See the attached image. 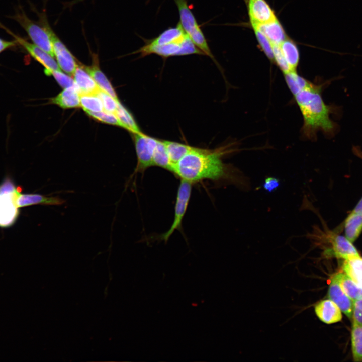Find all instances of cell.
Segmentation results:
<instances>
[{
    "label": "cell",
    "instance_id": "6da1fadb",
    "mask_svg": "<svg viewBox=\"0 0 362 362\" xmlns=\"http://www.w3.org/2000/svg\"><path fill=\"white\" fill-rule=\"evenodd\" d=\"M233 144L215 149L194 147L173 167L172 172L191 183L204 179L233 184L244 191L251 189L250 179L241 170L223 162L222 158L235 150Z\"/></svg>",
    "mask_w": 362,
    "mask_h": 362
},
{
    "label": "cell",
    "instance_id": "7a4b0ae2",
    "mask_svg": "<svg viewBox=\"0 0 362 362\" xmlns=\"http://www.w3.org/2000/svg\"><path fill=\"white\" fill-rule=\"evenodd\" d=\"M322 85L312 84L294 96L303 118L302 134L313 140L318 131L332 136L337 125L330 117L332 108L324 102L321 90Z\"/></svg>",
    "mask_w": 362,
    "mask_h": 362
},
{
    "label": "cell",
    "instance_id": "3957f363",
    "mask_svg": "<svg viewBox=\"0 0 362 362\" xmlns=\"http://www.w3.org/2000/svg\"><path fill=\"white\" fill-rule=\"evenodd\" d=\"M175 2L180 16L179 23L185 33L204 54L214 59L206 39L189 8L186 0H175Z\"/></svg>",
    "mask_w": 362,
    "mask_h": 362
},
{
    "label": "cell",
    "instance_id": "277c9868",
    "mask_svg": "<svg viewBox=\"0 0 362 362\" xmlns=\"http://www.w3.org/2000/svg\"><path fill=\"white\" fill-rule=\"evenodd\" d=\"M15 19L25 29L33 43L53 57H54L50 35L43 18L41 23H37L30 20L24 12L18 13Z\"/></svg>",
    "mask_w": 362,
    "mask_h": 362
},
{
    "label": "cell",
    "instance_id": "5b68a950",
    "mask_svg": "<svg viewBox=\"0 0 362 362\" xmlns=\"http://www.w3.org/2000/svg\"><path fill=\"white\" fill-rule=\"evenodd\" d=\"M142 56L156 54L163 57L186 55L192 54H204L188 36L182 42H172L159 45H151L148 43L138 49Z\"/></svg>",
    "mask_w": 362,
    "mask_h": 362
},
{
    "label": "cell",
    "instance_id": "8992f818",
    "mask_svg": "<svg viewBox=\"0 0 362 362\" xmlns=\"http://www.w3.org/2000/svg\"><path fill=\"white\" fill-rule=\"evenodd\" d=\"M137 162L133 175L143 173L153 166V155L157 143V139L149 136L142 132L133 133Z\"/></svg>",
    "mask_w": 362,
    "mask_h": 362
},
{
    "label": "cell",
    "instance_id": "52a82bcc",
    "mask_svg": "<svg viewBox=\"0 0 362 362\" xmlns=\"http://www.w3.org/2000/svg\"><path fill=\"white\" fill-rule=\"evenodd\" d=\"M192 188V183L180 179L177 193L173 223L170 228L161 236V239L165 242L167 241L175 230L181 228L183 219L190 199Z\"/></svg>",
    "mask_w": 362,
    "mask_h": 362
},
{
    "label": "cell",
    "instance_id": "ba28073f",
    "mask_svg": "<svg viewBox=\"0 0 362 362\" xmlns=\"http://www.w3.org/2000/svg\"><path fill=\"white\" fill-rule=\"evenodd\" d=\"M45 25L50 35L54 55L59 68L70 76H73L78 65L74 57L51 29L46 20Z\"/></svg>",
    "mask_w": 362,
    "mask_h": 362
},
{
    "label": "cell",
    "instance_id": "9c48e42d",
    "mask_svg": "<svg viewBox=\"0 0 362 362\" xmlns=\"http://www.w3.org/2000/svg\"><path fill=\"white\" fill-rule=\"evenodd\" d=\"M16 39L17 42L22 45L27 52L45 68L44 72L50 76L54 71L60 70V68L52 56L38 47L34 43H31L21 37H19L9 31Z\"/></svg>",
    "mask_w": 362,
    "mask_h": 362
},
{
    "label": "cell",
    "instance_id": "30bf717a",
    "mask_svg": "<svg viewBox=\"0 0 362 362\" xmlns=\"http://www.w3.org/2000/svg\"><path fill=\"white\" fill-rule=\"evenodd\" d=\"M248 12L252 27L277 19L274 11L265 0H248Z\"/></svg>",
    "mask_w": 362,
    "mask_h": 362
},
{
    "label": "cell",
    "instance_id": "8fae6325",
    "mask_svg": "<svg viewBox=\"0 0 362 362\" xmlns=\"http://www.w3.org/2000/svg\"><path fill=\"white\" fill-rule=\"evenodd\" d=\"M19 191L0 195V226L11 225L15 220L18 214L16 199Z\"/></svg>",
    "mask_w": 362,
    "mask_h": 362
},
{
    "label": "cell",
    "instance_id": "7c38bea8",
    "mask_svg": "<svg viewBox=\"0 0 362 362\" xmlns=\"http://www.w3.org/2000/svg\"><path fill=\"white\" fill-rule=\"evenodd\" d=\"M328 297L335 302L349 318H352L353 301L344 292L336 281L332 278L329 285Z\"/></svg>",
    "mask_w": 362,
    "mask_h": 362
},
{
    "label": "cell",
    "instance_id": "4fadbf2b",
    "mask_svg": "<svg viewBox=\"0 0 362 362\" xmlns=\"http://www.w3.org/2000/svg\"><path fill=\"white\" fill-rule=\"evenodd\" d=\"M315 312L318 318L326 324H332L341 320V311L336 304L330 299L324 300L315 306Z\"/></svg>",
    "mask_w": 362,
    "mask_h": 362
},
{
    "label": "cell",
    "instance_id": "5bb4252c",
    "mask_svg": "<svg viewBox=\"0 0 362 362\" xmlns=\"http://www.w3.org/2000/svg\"><path fill=\"white\" fill-rule=\"evenodd\" d=\"M80 95L96 94L100 89L83 65H78L73 75Z\"/></svg>",
    "mask_w": 362,
    "mask_h": 362
},
{
    "label": "cell",
    "instance_id": "9a60e30c",
    "mask_svg": "<svg viewBox=\"0 0 362 362\" xmlns=\"http://www.w3.org/2000/svg\"><path fill=\"white\" fill-rule=\"evenodd\" d=\"M92 60L91 66H85L86 70L93 77L100 89L108 93L115 100L118 101L119 99L115 89L105 74L100 68L97 54H92Z\"/></svg>",
    "mask_w": 362,
    "mask_h": 362
},
{
    "label": "cell",
    "instance_id": "2e32d148",
    "mask_svg": "<svg viewBox=\"0 0 362 362\" xmlns=\"http://www.w3.org/2000/svg\"><path fill=\"white\" fill-rule=\"evenodd\" d=\"M65 202L61 198L47 197L38 194L19 193L16 199L17 207H23L34 205H59Z\"/></svg>",
    "mask_w": 362,
    "mask_h": 362
},
{
    "label": "cell",
    "instance_id": "e0dca14e",
    "mask_svg": "<svg viewBox=\"0 0 362 362\" xmlns=\"http://www.w3.org/2000/svg\"><path fill=\"white\" fill-rule=\"evenodd\" d=\"M331 237L332 250L336 257L347 260L360 256L356 249L346 237L337 235Z\"/></svg>",
    "mask_w": 362,
    "mask_h": 362
},
{
    "label": "cell",
    "instance_id": "ac0fdd59",
    "mask_svg": "<svg viewBox=\"0 0 362 362\" xmlns=\"http://www.w3.org/2000/svg\"><path fill=\"white\" fill-rule=\"evenodd\" d=\"M50 102L62 109L80 107V94L76 86L69 87L64 88L57 96L51 98Z\"/></svg>",
    "mask_w": 362,
    "mask_h": 362
},
{
    "label": "cell",
    "instance_id": "d6986e66",
    "mask_svg": "<svg viewBox=\"0 0 362 362\" xmlns=\"http://www.w3.org/2000/svg\"><path fill=\"white\" fill-rule=\"evenodd\" d=\"M332 278L353 301L362 299V288L347 274L340 272L334 274Z\"/></svg>",
    "mask_w": 362,
    "mask_h": 362
},
{
    "label": "cell",
    "instance_id": "ffe728a7",
    "mask_svg": "<svg viewBox=\"0 0 362 362\" xmlns=\"http://www.w3.org/2000/svg\"><path fill=\"white\" fill-rule=\"evenodd\" d=\"M253 27L259 29L274 44H280L287 38L285 31L277 18L270 22Z\"/></svg>",
    "mask_w": 362,
    "mask_h": 362
},
{
    "label": "cell",
    "instance_id": "44dd1931",
    "mask_svg": "<svg viewBox=\"0 0 362 362\" xmlns=\"http://www.w3.org/2000/svg\"><path fill=\"white\" fill-rule=\"evenodd\" d=\"M188 36L180 23H178L176 27L167 29L148 44L159 45L172 42H182Z\"/></svg>",
    "mask_w": 362,
    "mask_h": 362
},
{
    "label": "cell",
    "instance_id": "7402d4cb",
    "mask_svg": "<svg viewBox=\"0 0 362 362\" xmlns=\"http://www.w3.org/2000/svg\"><path fill=\"white\" fill-rule=\"evenodd\" d=\"M279 46L290 71L296 70L300 57L296 45L292 40L287 38Z\"/></svg>",
    "mask_w": 362,
    "mask_h": 362
},
{
    "label": "cell",
    "instance_id": "603a6c76",
    "mask_svg": "<svg viewBox=\"0 0 362 362\" xmlns=\"http://www.w3.org/2000/svg\"><path fill=\"white\" fill-rule=\"evenodd\" d=\"M362 231V214L352 212L345 222V233L346 238L354 242Z\"/></svg>",
    "mask_w": 362,
    "mask_h": 362
},
{
    "label": "cell",
    "instance_id": "cb8c5ba5",
    "mask_svg": "<svg viewBox=\"0 0 362 362\" xmlns=\"http://www.w3.org/2000/svg\"><path fill=\"white\" fill-rule=\"evenodd\" d=\"M152 162L153 166H158L172 172L173 166L163 140L157 139Z\"/></svg>",
    "mask_w": 362,
    "mask_h": 362
},
{
    "label": "cell",
    "instance_id": "d4e9b609",
    "mask_svg": "<svg viewBox=\"0 0 362 362\" xmlns=\"http://www.w3.org/2000/svg\"><path fill=\"white\" fill-rule=\"evenodd\" d=\"M163 141L173 167L194 148L193 146L176 142L168 140Z\"/></svg>",
    "mask_w": 362,
    "mask_h": 362
},
{
    "label": "cell",
    "instance_id": "484cf974",
    "mask_svg": "<svg viewBox=\"0 0 362 362\" xmlns=\"http://www.w3.org/2000/svg\"><path fill=\"white\" fill-rule=\"evenodd\" d=\"M286 82L293 96L310 86L312 83L299 75L297 71L284 73Z\"/></svg>",
    "mask_w": 362,
    "mask_h": 362
},
{
    "label": "cell",
    "instance_id": "4316f807",
    "mask_svg": "<svg viewBox=\"0 0 362 362\" xmlns=\"http://www.w3.org/2000/svg\"><path fill=\"white\" fill-rule=\"evenodd\" d=\"M115 114L123 125L124 129L131 133L141 132L132 114L120 101L118 103V107Z\"/></svg>",
    "mask_w": 362,
    "mask_h": 362
},
{
    "label": "cell",
    "instance_id": "83f0119b",
    "mask_svg": "<svg viewBox=\"0 0 362 362\" xmlns=\"http://www.w3.org/2000/svg\"><path fill=\"white\" fill-rule=\"evenodd\" d=\"M351 345L354 360L362 361V326L354 322L351 330Z\"/></svg>",
    "mask_w": 362,
    "mask_h": 362
},
{
    "label": "cell",
    "instance_id": "f1b7e54d",
    "mask_svg": "<svg viewBox=\"0 0 362 362\" xmlns=\"http://www.w3.org/2000/svg\"><path fill=\"white\" fill-rule=\"evenodd\" d=\"M342 268L354 282L362 279V258L360 256L345 260Z\"/></svg>",
    "mask_w": 362,
    "mask_h": 362
},
{
    "label": "cell",
    "instance_id": "f546056e",
    "mask_svg": "<svg viewBox=\"0 0 362 362\" xmlns=\"http://www.w3.org/2000/svg\"><path fill=\"white\" fill-rule=\"evenodd\" d=\"M80 107L85 111L93 112L104 110L101 99L97 94L80 95Z\"/></svg>",
    "mask_w": 362,
    "mask_h": 362
},
{
    "label": "cell",
    "instance_id": "4dcf8cb0",
    "mask_svg": "<svg viewBox=\"0 0 362 362\" xmlns=\"http://www.w3.org/2000/svg\"><path fill=\"white\" fill-rule=\"evenodd\" d=\"M85 112L90 117L101 122L118 126L124 128L123 125L114 113L105 110L97 112L89 111H85Z\"/></svg>",
    "mask_w": 362,
    "mask_h": 362
},
{
    "label": "cell",
    "instance_id": "1f68e13d",
    "mask_svg": "<svg viewBox=\"0 0 362 362\" xmlns=\"http://www.w3.org/2000/svg\"><path fill=\"white\" fill-rule=\"evenodd\" d=\"M253 29L258 42L259 44L262 51L271 61H274L273 44L272 42L257 28L253 27Z\"/></svg>",
    "mask_w": 362,
    "mask_h": 362
},
{
    "label": "cell",
    "instance_id": "d6a6232c",
    "mask_svg": "<svg viewBox=\"0 0 362 362\" xmlns=\"http://www.w3.org/2000/svg\"><path fill=\"white\" fill-rule=\"evenodd\" d=\"M96 94L102 101L104 110L115 114L119 100L117 101L115 100L109 94L101 89H100Z\"/></svg>",
    "mask_w": 362,
    "mask_h": 362
},
{
    "label": "cell",
    "instance_id": "836d02e7",
    "mask_svg": "<svg viewBox=\"0 0 362 362\" xmlns=\"http://www.w3.org/2000/svg\"><path fill=\"white\" fill-rule=\"evenodd\" d=\"M273 44L274 61L284 73L290 71L289 67L282 53L279 44Z\"/></svg>",
    "mask_w": 362,
    "mask_h": 362
},
{
    "label": "cell",
    "instance_id": "e575fe53",
    "mask_svg": "<svg viewBox=\"0 0 362 362\" xmlns=\"http://www.w3.org/2000/svg\"><path fill=\"white\" fill-rule=\"evenodd\" d=\"M51 75L53 76L58 84L64 88L71 86H76L73 78L71 76L63 73L60 70L54 71L52 72Z\"/></svg>",
    "mask_w": 362,
    "mask_h": 362
},
{
    "label": "cell",
    "instance_id": "d590c367",
    "mask_svg": "<svg viewBox=\"0 0 362 362\" xmlns=\"http://www.w3.org/2000/svg\"><path fill=\"white\" fill-rule=\"evenodd\" d=\"M352 317L353 322L362 326V299L353 301Z\"/></svg>",
    "mask_w": 362,
    "mask_h": 362
},
{
    "label": "cell",
    "instance_id": "8d00e7d4",
    "mask_svg": "<svg viewBox=\"0 0 362 362\" xmlns=\"http://www.w3.org/2000/svg\"><path fill=\"white\" fill-rule=\"evenodd\" d=\"M280 185V180L273 176H268L265 178L262 187L265 190L272 193L277 189Z\"/></svg>",
    "mask_w": 362,
    "mask_h": 362
},
{
    "label": "cell",
    "instance_id": "74e56055",
    "mask_svg": "<svg viewBox=\"0 0 362 362\" xmlns=\"http://www.w3.org/2000/svg\"><path fill=\"white\" fill-rule=\"evenodd\" d=\"M16 41H7L0 39V52L7 48L14 46Z\"/></svg>",
    "mask_w": 362,
    "mask_h": 362
},
{
    "label": "cell",
    "instance_id": "f35d334b",
    "mask_svg": "<svg viewBox=\"0 0 362 362\" xmlns=\"http://www.w3.org/2000/svg\"><path fill=\"white\" fill-rule=\"evenodd\" d=\"M354 212L361 214H362V198L359 201L358 204L356 205L354 210L352 211Z\"/></svg>",
    "mask_w": 362,
    "mask_h": 362
}]
</instances>
